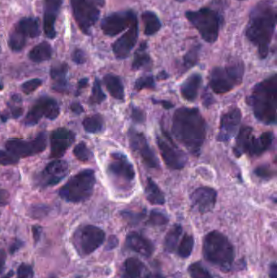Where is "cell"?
Returning <instances> with one entry per match:
<instances>
[{
  "label": "cell",
  "mask_w": 277,
  "mask_h": 278,
  "mask_svg": "<svg viewBox=\"0 0 277 278\" xmlns=\"http://www.w3.org/2000/svg\"><path fill=\"white\" fill-rule=\"evenodd\" d=\"M71 109L72 111H73V113H75L76 114H81V113L84 111L82 106H81L80 103H77V102L73 103V104L71 105Z\"/></svg>",
  "instance_id": "obj_56"
},
{
  "label": "cell",
  "mask_w": 277,
  "mask_h": 278,
  "mask_svg": "<svg viewBox=\"0 0 277 278\" xmlns=\"http://www.w3.org/2000/svg\"><path fill=\"white\" fill-rule=\"evenodd\" d=\"M9 197V193L7 192L6 190L0 189V207L6 204Z\"/></svg>",
  "instance_id": "obj_51"
},
{
  "label": "cell",
  "mask_w": 277,
  "mask_h": 278,
  "mask_svg": "<svg viewBox=\"0 0 277 278\" xmlns=\"http://www.w3.org/2000/svg\"><path fill=\"white\" fill-rule=\"evenodd\" d=\"M103 126H104L103 119L98 114L86 117L83 121L84 129L90 134H97L102 131Z\"/></svg>",
  "instance_id": "obj_35"
},
{
  "label": "cell",
  "mask_w": 277,
  "mask_h": 278,
  "mask_svg": "<svg viewBox=\"0 0 277 278\" xmlns=\"http://www.w3.org/2000/svg\"><path fill=\"white\" fill-rule=\"evenodd\" d=\"M269 276L270 278H277V265L275 262L269 266Z\"/></svg>",
  "instance_id": "obj_54"
},
{
  "label": "cell",
  "mask_w": 277,
  "mask_h": 278,
  "mask_svg": "<svg viewBox=\"0 0 277 278\" xmlns=\"http://www.w3.org/2000/svg\"><path fill=\"white\" fill-rule=\"evenodd\" d=\"M182 234V226L178 224L174 225L165 237V251L169 252V253H172V252L175 251L177 247V243H178V241H179L180 237H181Z\"/></svg>",
  "instance_id": "obj_33"
},
{
  "label": "cell",
  "mask_w": 277,
  "mask_h": 278,
  "mask_svg": "<svg viewBox=\"0 0 277 278\" xmlns=\"http://www.w3.org/2000/svg\"><path fill=\"white\" fill-rule=\"evenodd\" d=\"M74 141L75 134L73 132L65 128L54 130L50 136V157L54 159L62 157Z\"/></svg>",
  "instance_id": "obj_19"
},
{
  "label": "cell",
  "mask_w": 277,
  "mask_h": 278,
  "mask_svg": "<svg viewBox=\"0 0 277 278\" xmlns=\"http://www.w3.org/2000/svg\"><path fill=\"white\" fill-rule=\"evenodd\" d=\"M73 154L81 161H89L91 159L92 152L88 148L85 142H80L73 149Z\"/></svg>",
  "instance_id": "obj_41"
},
{
  "label": "cell",
  "mask_w": 277,
  "mask_h": 278,
  "mask_svg": "<svg viewBox=\"0 0 277 278\" xmlns=\"http://www.w3.org/2000/svg\"><path fill=\"white\" fill-rule=\"evenodd\" d=\"M42 80L38 79V78L29 80V81H27V82H25V83L22 84L21 90H22V91L25 94H31L32 92H34L38 88L42 86Z\"/></svg>",
  "instance_id": "obj_45"
},
{
  "label": "cell",
  "mask_w": 277,
  "mask_h": 278,
  "mask_svg": "<svg viewBox=\"0 0 277 278\" xmlns=\"http://www.w3.org/2000/svg\"><path fill=\"white\" fill-rule=\"evenodd\" d=\"M96 178L91 170H83L68 181L59 190L62 199L71 203H80L90 199L94 191Z\"/></svg>",
  "instance_id": "obj_5"
},
{
  "label": "cell",
  "mask_w": 277,
  "mask_h": 278,
  "mask_svg": "<svg viewBox=\"0 0 277 278\" xmlns=\"http://www.w3.org/2000/svg\"><path fill=\"white\" fill-rule=\"evenodd\" d=\"M275 25L276 13L271 1H261L250 12L246 36L256 46L262 59L266 58L268 54Z\"/></svg>",
  "instance_id": "obj_2"
},
{
  "label": "cell",
  "mask_w": 277,
  "mask_h": 278,
  "mask_svg": "<svg viewBox=\"0 0 277 278\" xmlns=\"http://www.w3.org/2000/svg\"><path fill=\"white\" fill-rule=\"evenodd\" d=\"M62 5L63 0H43L44 33L50 39H54L57 37L56 21Z\"/></svg>",
  "instance_id": "obj_21"
},
{
  "label": "cell",
  "mask_w": 277,
  "mask_h": 278,
  "mask_svg": "<svg viewBox=\"0 0 277 278\" xmlns=\"http://www.w3.org/2000/svg\"><path fill=\"white\" fill-rule=\"evenodd\" d=\"M134 87L137 90H142L143 89H154L155 83H154V78L152 76L141 77L136 81Z\"/></svg>",
  "instance_id": "obj_43"
},
{
  "label": "cell",
  "mask_w": 277,
  "mask_h": 278,
  "mask_svg": "<svg viewBox=\"0 0 277 278\" xmlns=\"http://www.w3.org/2000/svg\"><path fill=\"white\" fill-rule=\"evenodd\" d=\"M169 222L167 215L160 211H152L149 216L148 224L153 226H164Z\"/></svg>",
  "instance_id": "obj_42"
},
{
  "label": "cell",
  "mask_w": 277,
  "mask_h": 278,
  "mask_svg": "<svg viewBox=\"0 0 277 278\" xmlns=\"http://www.w3.org/2000/svg\"><path fill=\"white\" fill-rule=\"evenodd\" d=\"M5 263H6V253L4 250H0V274L2 273L5 269Z\"/></svg>",
  "instance_id": "obj_52"
},
{
  "label": "cell",
  "mask_w": 277,
  "mask_h": 278,
  "mask_svg": "<svg viewBox=\"0 0 277 278\" xmlns=\"http://www.w3.org/2000/svg\"><path fill=\"white\" fill-rule=\"evenodd\" d=\"M172 131L188 151L199 155L206 138V122L198 108L177 109L173 115Z\"/></svg>",
  "instance_id": "obj_1"
},
{
  "label": "cell",
  "mask_w": 277,
  "mask_h": 278,
  "mask_svg": "<svg viewBox=\"0 0 277 278\" xmlns=\"http://www.w3.org/2000/svg\"><path fill=\"white\" fill-rule=\"evenodd\" d=\"M69 164L62 159H56L48 163L40 174V186L43 187L56 186L69 174Z\"/></svg>",
  "instance_id": "obj_16"
},
{
  "label": "cell",
  "mask_w": 277,
  "mask_h": 278,
  "mask_svg": "<svg viewBox=\"0 0 277 278\" xmlns=\"http://www.w3.org/2000/svg\"><path fill=\"white\" fill-rule=\"evenodd\" d=\"M33 233H34V239L36 243L39 240L40 236H41V228L38 226H34L33 227Z\"/></svg>",
  "instance_id": "obj_57"
},
{
  "label": "cell",
  "mask_w": 277,
  "mask_h": 278,
  "mask_svg": "<svg viewBox=\"0 0 277 278\" xmlns=\"http://www.w3.org/2000/svg\"><path fill=\"white\" fill-rule=\"evenodd\" d=\"M125 245L128 248L142 255L144 257H150L154 251V245L151 241L138 233L133 232L128 234Z\"/></svg>",
  "instance_id": "obj_22"
},
{
  "label": "cell",
  "mask_w": 277,
  "mask_h": 278,
  "mask_svg": "<svg viewBox=\"0 0 277 278\" xmlns=\"http://www.w3.org/2000/svg\"><path fill=\"white\" fill-rule=\"evenodd\" d=\"M188 272L192 278H217L206 269L199 262L192 263L188 268Z\"/></svg>",
  "instance_id": "obj_38"
},
{
  "label": "cell",
  "mask_w": 277,
  "mask_h": 278,
  "mask_svg": "<svg viewBox=\"0 0 277 278\" xmlns=\"http://www.w3.org/2000/svg\"><path fill=\"white\" fill-rule=\"evenodd\" d=\"M52 55V48L50 43L42 42L36 45L29 53L30 61L35 63H41L44 61H49Z\"/></svg>",
  "instance_id": "obj_30"
},
{
  "label": "cell",
  "mask_w": 277,
  "mask_h": 278,
  "mask_svg": "<svg viewBox=\"0 0 277 278\" xmlns=\"http://www.w3.org/2000/svg\"><path fill=\"white\" fill-rule=\"evenodd\" d=\"M136 17L132 11L112 13L102 19L101 29L105 35L115 37L128 29Z\"/></svg>",
  "instance_id": "obj_14"
},
{
  "label": "cell",
  "mask_w": 277,
  "mask_h": 278,
  "mask_svg": "<svg viewBox=\"0 0 277 278\" xmlns=\"http://www.w3.org/2000/svg\"><path fill=\"white\" fill-rule=\"evenodd\" d=\"M17 28L26 38H34L40 35V24L35 17H25L16 25Z\"/></svg>",
  "instance_id": "obj_28"
},
{
  "label": "cell",
  "mask_w": 277,
  "mask_h": 278,
  "mask_svg": "<svg viewBox=\"0 0 277 278\" xmlns=\"http://www.w3.org/2000/svg\"><path fill=\"white\" fill-rule=\"evenodd\" d=\"M118 244V240L117 238L114 236H112L109 239L108 243L106 245V250H112V249L115 248Z\"/></svg>",
  "instance_id": "obj_55"
},
{
  "label": "cell",
  "mask_w": 277,
  "mask_h": 278,
  "mask_svg": "<svg viewBox=\"0 0 277 278\" xmlns=\"http://www.w3.org/2000/svg\"><path fill=\"white\" fill-rule=\"evenodd\" d=\"M20 158L9 151H0V164L1 165H14L19 162Z\"/></svg>",
  "instance_id": "obj_44"
},
{
  "label": "cell",
  "mask_w": 277,
  "mask_h": 278,
  "mask_svg": "<svg viewBox=\"0 0 277 278\" xmlns=\"http://www.w3.org/2000/svg\"><path fill=\"white\" fill-rule=\"evenodd\" d=\"M273 138L274 135L272 132H265L257 138L253 136L247 152L252 156L262 155L270 148L272 144Z\"/></svg>",
  "instance_id": "obj_26"
},
{
  "label": "cell",
  "mask_w": 277,
  "mask_h": 278,
  "mask_svg": "<svg viewBox=\"0 0 277 278\" xmlns=\"http://www.w3.org/2000/svg\"><path fill=\"white\" fill-rule=\"evenodd\" d=\"M102 5L103 0H71L73 17L84 34H90L100 16L98 5Z\"/></svg>",
  "instance_id": "obj_9"
},
{
  "label": "cell",
  "mask_w": 277,
  "mask_h": 278,
  "mask_svg": "<svg viewBox=\"0 0 277 278\" xmlns=\"http://www.w3.org/2000/svg\"><path fill=\"white\" fill-rule=\"evenodd\" d=\"M202 76L198 73H194L190 76L184 82L181 87V93L182 97L186 100L193 102L196 99L198 96V90L202 85Z\"/></svg>",
  "instance_id": "obj_25"
},
{
  "label": "cell",
  "mask_w": 277,
  "mask_h": 278,
  "mask_svg": "<svg viewBox=\"0 0 277 278\" xmlns=\"http://www.w3.org/2000/svg\"><path fill=\"white\" fill-rule=\"evenodd\" d=\"M194 239L190 234H186L184 235L182 242L178 247V255L180 257L186 259L190 256L194 249Z\"/></svg>",
  "instance_id": "obj_37"
},
{
  "label": "cell",
  "mask_w": 277,
  "mask_h": 278,
  "mask_svg": "<svg viewBox=\"0 0 277 278\" xmlns=\"http://www.w3.org/2000/svg\"><path fill=\"white\" fill-rule=\"evenodd\" d=\"M12 276H13V272H10V273H9V275H6V276H4V277L2 278H11L12 277Z\"/></svg>",
  "instance_id": "obj_60"
},
{
  "label": "cell",
  "mask_w": 277,
  "mask_h": 278,
  "mask_svg": "<svg viewBox=\"0 0 277 278\" xmlns=\"http://www.w3.org/2000/svg\"><path fill=\"white\" fill-rule=\"evenodd\" d=\"M244 71L245 68L242 63L215 68L210 72L209 86L216 94H226L242 83Z\"/></svg>",
  "instance_id": "obj_7"
},
{
  "label": "cell",
  "mask_w": 277,
  "mask_h": 278,
  "mask_svg": "<svg viewBox=\"0 0 277 278\" xmlns=\"http://www.w3.org/2000/svg\"><path fill=\"white\" fill-rule=\"evenodd\" d=\"M46 147V136L45 133H40L34 140L29 142L15 138L6 142L7 151H10L18 158H25L42 152Z\"/></svg>",
  "instance_id": "obj_11"
},
{
  "label": "cell",
  "mask_w": 277,
  "mask_h": 278,
  "mask_svg": "<svg viewBox=\"0 0 277 278\" xmlns=\"http://www.w3.org/2000/svg\"><path fill=\"white\" fill-rule=\"evenodd\" d=\"M130 147L134 152L138 153L144 163L151 169H158L159 162L152 149L150 148L147 139L142 133L131 129L128 133Z\"/></svg>",
  "instance_id": "obj_13"
},
{
  "label": "cell",
  "mask_w": 277,
  "mask_h": 278,
  "mask_svg": "<svg viewBox=\"0 0 277 278\" xmlns=\"http://www.w3.org/2000/svg\"><path fill=\"white\" fill-rule=\"evenodd\" d=\"M146 199L150 202L151 204L154 205H163L165 203V197L162 190L159 189L156 183L148 178L146 182Z\"/></svg>",
  "instance_id": "obj_31"
},
{
  "label": "cell",
  "mask_w": 277,
  "mask_h": 278,
  "mask_svg": "<svg viewBox=\"0 0 277 278\" xmlns=\"http://www.w3.org/2000/svg\"><path fill=\"white\" fill-rule=\"evenodd\" d=\"M246 101L252 107L254 116L259 122L266 125L275 124L277 107L276 74L257 84Z\"/></svg>",
  "instance_id": "obj_3"
},
{
  "label": "cell",
  "mask_w": 277,
  "mask_h": 278,
  "mask_svg": "<svg viewBox=\"0 0 277 278\" xmlns=\"http://www.w3.org/2000/svg\"><path fill=\"white\" fill-rule=\"evenodd\" d=\"M106 90L109 94L118 100L125 99V89L121 78L113 74H106L103 78Z\"/></svg>",
  "instance_id": "obj_29"
},
{
  "label": "cell",
  "mask_w": 277,
  "mask_h": 278,
  "mask_svg": "<svg viewBox=\"0 0 277 278\" xmlns=\"http://www.w3.org/2000/svg\"><path fill=\"white\" fill-rule=\"evenodd\" d=\"M242 121V112L238 107L230 109L224 113L219 124V134L217 140L227 142L235 135Z\"/></svg>",
  "instance_id": "obj_17"
},
{
  "label": "cell",
  "mask_w": 277,
  "mask_h": 278,
  "mask_svg": "<svg viewBox=\"0 0 277 278\" xmlns=\"http://www.w3.org/2000/svg\"><path fill=\"white\" fill-rule=\"evenodd\" d=\"M3 88V85L2 84H0V89H2Z\"/></svg>",
  "instance_id": "obj_61"
},
{
  "label": "cell",
  "mask_w": 277,
  "mask_h": 278,
  "mask_svg": "<svg viewBox=\"0 0 277 278\" xmlns=\"http://www.w3.org/2000/svg\"><path fill=\"white\" fill-rule=\"evenodd\" d=\"M68 72L69 65L66 63L57 64L50 69V77L54 82L53 89L57 92L65 93L67 91Z\"/></svg>",
  "instance_id": "obj_24"
},
{
  "label": "cell",
  "mask_w": 277,
  "mask_h": 278,
  "mask_svg": "<svg viewBox=\"0 0 277 278\" xmlns=\"http://www.w3.org/2000/svg\"><path fill=\"white\" fill-rule=\"evenodd\" d=\"M254 174L263 179H270V178L271 179L273 176L275 175V173L272 170L264 166L257 168L256 170H254Z\"/></svg>",
  "instance_id": "obj_47"
},
{
  "label": "cell",
  "mask_w": 277,
  "mask_h": 278,
  "mask_svg": "<svg viewBox=\"0 0 277 278\" xmlns=\"http://www.w3.org/2000/svg\"><path fill=\"white\" fill-rule=\"evenodd\" d=\"M153 102L156 103V104H161L162 107H164L165 109H171L173 108L174 104L172 103L171 102L167 100H156V99H152Z\"/></svg>",
  "instance_id": "obj_53"
},
{
  "label": "cell",
  "mask_w": 277,
  "mask_h": 278,
  "mask_svg": "<svg viewBox=\"0 0 277 278\" xmlns=\"http://www.w3.org/2000/svg\"><path fill=\"white\" fill-rule=\"evenodd\" d=\"M216 199V191L210 187L198 188L190 195L192 206L202 214L212 211L215 207Z\"/></svg>",
  "instance_id": "obj_20"
},
{
  "label": "cell",
  "mask_w": 277,
  "mask_h": 278,
  "mask_svg": "<svg viewBox=\"0 0 277 278\" xmlns=\"http://www.w3.org/2000/svg\"><path fill=\"white\" fill-rule=\"evenodd\" d=\"M200 46H194L190 49L186 55L184 57V68L186 70L194 67L196 65L198 60V54H199Z\"/></svg>",
  "instance_id": "obj_40"
},
{
  "label": "cell",
  "mask_w": 277,
  "mask_h": 278,
  "mask_svg": "<svg viewBox=\"0 0 277 278\" xmlns=\"http://www.w3.org/2000/svg\"><path fill=\"white\" fill-rule=\"evenodd\" d=\"M124 216L125 218L129 220V221H132L133 223H136L137 221H139L140 219H142V218L143 217V214L142 213H129V212H125L123 213Z\"/></svg>",
  "instance_id": "obj_50"
},
{
  "label": "cell",
  "mask_w": 277,
  "mask_h": 278,
  "mask_svg": "<svg viewBox=\"0 0 277 278\" xmlns=\"http://www.w3.org/2000/svg\"><path fill=\"white\" fill-rule=\"evenodd\" d=\"M27 38L17 28H14L11 32L9 38V47L13 51H21L25 47Z\"/></svg>",
  "instance_id": "obj_36"
},
{
  "label": "cell",
  "mask_w": 277,
  "mask_h": 278,
  "mask_svg": "<svg viewBox=\"0 0 277 278\" xmlns=\"http://www.w3.org/2000/svg\"><path fill=\"white\" fill-rule=\"evenodd\" d=\"M60 115V107L57 101L51 98H40L33 105L25 117V124L27 126H34L38 124L42 117L49 120L57 119Z\"/></svg>",
  "instance_id": "obj_12"
},
{
  "label": "cell",
  "mask_w": 277,
  "mask_h": 278,
  "mask_svg": "<svg viewBox=\"0 0 277 278\" xmlns=\"http://www.w3.org/2000/svg\"><path fill=\"white\" fill-rule=\"evenodd\" d=\"M106 99V94L102 91L101 87L100 81L96 78L92 90L91 96L90 97V103L91 104H99Z\"/></svg>",
  "instance_id": "obj_39"
},
{
  "label": "cell",
  "mask_w": 277,
  "mask_h": 278,
  "mask_svg": "<svg viewBox=\"0 0 277 278\" xmlns=\"http://www.w3.org/2000/svg\"><path fill=\"white\" fill-rule=\"evenodd\" d=\"M138 38V22L136 17L129 26V30L113 43V50L116 57L119 60L127 58L137 43Z\"/></svg>",
  "instance_id": "obj_15"
},
{
  "label": "cell",
  "mask_w": 277,
  "mask_h": 278,
  "mask_svg": "<svg viewBox=\"0 0 277 278\" xmlns=\"http://www.w3.org/2000/svg\"><path fill=\"white\" fill-rule=\"evenodd\" d=\"M158 78H160V79H166V78H168L167 73H165L164 72H162V73H159V75L158 76Z\"/></svg>",
  "instance_id": "obj_59"
},
{
  "label": "cell",
  "mask_w": 277,
  "mask_h": 278,
  "mask_svg": "<svg viewBox=\"0 0 277 278\" xmlns=\"http://www.w3.org/2000/svg\"><path fill=\"white\" fill-rule=\"evenodd\" d=\"M253 136V129L250 126H244L240 130L234 148L236 156L241 157L244 153L248 151L250 141L252 139Z\"/></svg>",
  "instance_id": "obj_27"
},
{
  "label": "cell",
  "mask_w": 277,
  "mask_h": 278,
  "mask_svg": "<svg viewBox=\"0 0 277 278\" xmlns=\"http://www.w3.org/2000/svg\"><path fill=\"white\" fill-rule=\"evenodd\" d=\"M186 17L204 41L208 43L216 41L221 22L219 13L212 9L203 8L198 11L186 12Z\"/></svg>",
  "instance_id": "obj_6"
},
{
  "label": "cell",
  "mask_w": 277,
  "mask_h": 278,
  "mask_svg": "<svg viewBox=\"0 0 277 278\" xmlns=\"http://www.w3.org/2000/svg\"><path fill=\"white\" fill-rule=\"evenodd\" d=\"M202 253L206 261L223 272H230L235 259L234 247L227 237L214 230L205 236Z\"/></svg>",
  "instance_id": "obj_4"
},
{
  "label": "cell",
  "mask_w": 277,
  "mask_h": 278,
  "mask_svg": "<svg viewBox=\"0 0 277 278\" xmlns=\"http://www.w3.org/2000/svg\"><path fill=\"white\" fill-rule=\"evenodd\" d=\"M87 78H83V79H81V81L78 82V90H81V89H83V88L86 87V86H87Z\"/></svg>",
  "instance_id": "obj_58"
},
{
  "label": "cell",
  "mask_w": 277,
  "mask_h": 278,
  "mask_svg": "<svg viewBox=\"0 0 277 278\" xmlns=\"http://www.w3.org/2000/svg\"><path fill=\"white\" fill-rule=\"evenodd\" d=\"M164 137H158L157 143L161 156L168 167L172 170H180L186 166L187 156L173 142L169 134L163 133Z\"/></svg>",
  "instance_id": "obj_10"
},
{
  "label": "cell",
  "mask_w": 277,
  "mask_h": 278,
  "mask_svg": "<svg viewBox=\"0 0 277 278\" xmlns=\"http://www.w3.org/2000/svg\"><path fill=\"white\" fill-rule=\"evenodd\" d=\"M144 32L147 36L154 35L160 29L161 22L155 13L150 11L144 12L142 15Z\"/></svg>",
  "instance_id": "obj_32"
},
{
  "label": "cell",
  "mask_w": 277,
  "mask_h": 278,
  "mask_svg": "<svg viewBox=\"0 0 277 278\" xmlns=\"http://www.w3.org/2000/svg\"><path fill=\"white\" fill-rule=\"evenodd\" d=\"M104 231L94 226H81L73 234V244L78 255L87 256L104 243Z\"/></svg>",
  "instance_id": "obj_8"
},
{
  "label": "cell",
  "mask_w": 277,
  "mask_h": 278,
  "mask_svg": "<svg viewBox=\"0 0 277 278\" xmlns=\"http://www.w3.org/2000/svg\"><path fill=\"white\" fill-rule=\"evenodd\" d=\"M72 59L77 65H82L86 61V53L81 49H76L72 54Z\"/></svg>",
  "instance_id": "obj_48"
},
{
  "label": "cell",
  "mask_w": 277,
  "mask_h": 278,
  "mask_svg": "<svg viewBox=\"0 0 277 278\" xmlns=\"http://www.w3.org/2000/svg\"><path fill=\"white\" fill-rule=\"evenodd\" d=\"M122 278H151L148 268L138 258L131 257L124 263Z\"/></svg>",
  "instance_id": "obj_23"
},
{
  "label": "cell",
  "mask_w": 277,
  "mask_h": 278,
  "mask_svg": "<svg viewBox=\"0 0 277 278\" xmlns=\"http://www.w3.org/2000/svg\"><path fill=\"white\" fill-rule=\"evenodd\" d=\"M132 118L137 123H142L145 121V114L141 109L134 107L132 108Z\"/></svg>",
  "instance_id": "obj_49"
},
{
  "label": "cell",
  "mask_w": 277,
  "mask_h": 278,
  "mask_svg": "<svg viewBox=\"0 0 277 278\" xmlns=\"http://www.w3.org/2000/svg\"><path fill=\"white\" fill-rule=\"evenodd\" d=\"M146 43H142L140 46L138 50L136 51L135 57H134V62L132 68L134 70L138 69H145L150 66L151 64L150 55L146 52Z\"/></svg>",
  "instance_id": "obj_34"
},
{
  "label": "cell",
  "mask_w": 277,
  "mask_h": 278,
  "mask_svg": "<svg viewBox=\"0 0 277 278\" xmlns=\"http://www.w3.org/2000/svg\"><path fill=\"white\" fill-rule=\"evenodd\" d=\"M17 278H34V270L31 266L22 263L17 269Z\"/></svg>",
  "instance_id": "obj_46"
},
{
  "label": "cell",
  "mask_w": 277,
  "mask_h": 278,
  "mask_svg": "<svg viewBox=\"0 0 277 278\" xmlns=\"http://www.w3.org/2000/svg\"><path fill=\"white\" fill-rule=\"evenodd\" d=\"M110 157L112 160L108 165L109 173L113 177L124 182H133L135 178V170L127 157L119 152L113 153Z\"/></svg>",
  "instance_id": "obj_18"
}]
</instances>
